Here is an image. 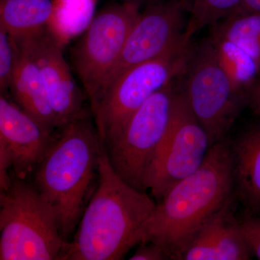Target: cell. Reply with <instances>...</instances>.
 Masks as SVG:
<instances>
[{"label": "cell", "instance_id": "obj_1", "mask_svg": "<svg viewBox=\"0 0 260 260\" xmlns=\"http://www.w3.org/2000/svg\"><path fill=\"white\" fill-rule=\"evenodd\" d=\"M235 189L232 146L212 145L203 165L171 187L142 228L137 244L153 243L171 259L181 254L200 227L228 202Z\"/></svg>", "mask_w": 260, "mask_h": 260}, {"label": "cell", "instance_id": "obj_2", "mask_svg": "<svg viewBox=\"0 0 260 260\" xmlns=\"http://www.w3.org/2000/svg\"><path fill=\"white\" fill-rule=\"evenodd\" d=\"M155 206L145 191L114 172L103 148L96 188L73 240L65 243L61 260L123 259L138 244V234Z\"/></svg>", "mask_w": 260, "mask_h": 260}, {"label": "cell", "instance_id": "obj_3", "mask_svg": "<svg viewBox=\"0 0 260 260\" xmlns=\"http://www.w3.org/2000/svg\"><path fill=\"white\" fill-rule=\"evenodd\" d=\"M59 130L34 171V185L50 205L61 237L68 242L93 194L103 146L88 114Z\"/></svg>", "mask_w": 260, "mask_h": 260}, {"label": "cell", "instance_id": "obj_4", "mask_svg": "<svg viewBox=\"0 0 260 260\" xmlns=\"http://www.w3.org/2000/svg\"><path fill=\"white\" fill-rule=\"evenodd\" d=\"M65 243L54 212L36 186L13 178L0 191V259H61Z\"/></svg>", "mask_w": 260, "mask_h": 260}, {"label": "cell", "instance_id": "obj_5", "mask_svg": "<svg viewBox=\"0 0 260 260\" xmlns=\"http://www.w3.org/2000/svg\"><path fill=\"white\" fill-rule=\"evenodd\" d=\"M189 42L184 39L167 54L130 68L104 89L91 107L103 147L149 98L186 71L192 55Z\"/></svg>", "mask_w": 260, "mask_h": 260}, {"label": "cell", "instance_id": "obj_6", "mask_svg": "<svg viewBox=\"0 0 260 260\" xmlns=\"http://www.w3.org/2000/svg\"><path fill=\"white\" fill-rule=\"evenodd\" d=\"M172 83L149 98L103 147L114 172L140 191L146 190L147 179L170 124L177 93Z\"/></svg>", "mask_w": 260, "mask_h": 260}, {"label": "cell", "instance_id": "obj_7", "mask_svg": "<svg viewBox=\"0 0 260 260\" xmlns=\"http://www.w3.org/2000/svg\"><path fill=\"white\" fill-rule=\"evenodd\" d=\"M139 4L108 5L93 17L73 49L75 71L90 102L96 103L140 14Z\"/></svg>", "mask_w": 260, "mask_h": 260}, {"label": "cell", "instance_id": "obj_8", "mask_svg": "<svg viewBox=\"0 0 260 260\" xmlns=\"http://www.w3.org/2000/svg\"><path fill=\"white\" fill-rule=\"evenodd\" d=\"M183 93L213 145L225 139L240 108L238 93L206 41L191 56Z\"/></svg>", "mask_w": 260, "mask_h": 260}, {"label": "cell", "instance_id": "obj_9", "mask_svg": "<svg viewBox=\"0 0 260 260\" xmlns=\"http://www.w3.org/2000/svg\"><path fill=\"white\" fill-rule=\"evenodd\" d=\"M211 148L208 135L183 91L174 95L167 135L146 181L157 200L181 179L196 172Z\"/></svg>", "mask_w": 260, "mask_h": 260}, {"label": "cell", "instance_id": "obj_10", "mask_svg": "<svg viewBox=\"0 0 260 260\" xmlns=\"http://www.w3.org/2000/svg\"><path fill=\"white\" fill-rule=\"evenodd\" d=\"M185 7L183 0H160L148 5L143 13L140 12L100 95L126 70L167 54L186 39Z\"/></svg>", "mask_w": 260, "mask_h": 260}, {"label": "cell", "instance_id": "obj_11", "mask_svg": "<svg viewBox=\"0 0 260 260\" xmlns=\"http://www.w3.org/2000/svg\"><path fill=\"white\" fill-rule=\"evenodd\" d=\"M16 40L39 67L59 129L87 114L83 108V93L65 60L61 42L50 29Z\"/></svg>", "mask_w": 260, "mask_h": 260}, {"label": "cell", "instance_id": "obj_12", "mask_svg": "<svg viewBox=\"0 0 260 260\" xmlns=\"http://www.w3.org/2000/svg\"><path fill=\"white\" fill-rule=\"evenodd\" d=\"M54 130L0 95V143L9 150L15 177L24 179L34 172L54 140Z\"/></svg>", "mask_w": 260, "mask_h": 260}, {"label": "cell", "instance_id": "obj_13", "mask_svg": "<svg viewBox=\"0 0 260 260\" xmlns=\"http://www.w3.org/2000/svg\"><path fill=\"white\" fill-rule=\"evenodd\" d=\"M233 199L228 202L193 236L181 254L184 260H247L252 254L234 216Z\"/></svg>", "mask_w": 260, "mask_h": 260}, {"label": "cell", "instance_id": "obj_14", "mask_svg": "<svg viewBox=\"0 0 260 260\" xmlns=\"http://www.w3.org/2000/svg\"><path fill=\"white\" fill-rule=\"evenodd\" d=\"M19 47L21 55L10 85L13 99L46 125L54 130L59 129L39 67L28 51Z\"/></svg>", "mask_w": 260, "mask_h": 260}, {"label": "cell", "instance_id": "obj_15", "mask_svg": "<svg viewBox=\"0 0 260 260\" xmlns=\"http://www.w3.org/2000/svg\"><path fill=\"white\" fill-rule=\"evenodd\" d=\"M234 184L241 199L260 210V126L239 137L232 146Z\"/></svg>", "mask_w": 260, "mask_h": 260}, {"label": "cell", "instance_id": "obj_16", "mask_svg": "<svg viewBox=\"0 0 260 260\" xmlns=\"http://www.w3.org/2000/svg\"><path fill=\"white\" fill-rule=\"evenodd\" d=\"M54 15L52 0H0V28L15 39L49 28Z\"/></svg>", "mask_w": 260, "mask_h": 260}, {"label": "cell", "instance_id": "obj_17", "mask_svg": "<svg viewBox=\"0 0 260 260\" xmlns=\"http://www.w3.org/2000/svg\"><path fill=\"white\" fill-rule=\"evenodd\" d=\"M209 40L235 90L241 95L246 90L250 93L260 72V61L234 42L223 38L211 35Z\"/></svg>", "mask_w": 260, "mask_h": 260}, {"label": "cell", "instance_id": "obj_18", "mask_svg": "<svg viewBox=\"0 0 260 260\" xmlns=\"http://www.w3.org/2000/svg\"><path fill=\"white\" fill-rule=\"evenodd\" d=\"M213 27L212 35L234 42L260 61V13L232 14Z\"/></svg>", "mask_w": 260, "mask_h": 260}, {"label": "cell", "instance_id": "obj_19", "mask_svg": "<svg viewBox=\"0 0 260 260\" xmlns=\"http://www.w3.org/2000/svg\"><path fill=\"white\" fill-rule=\"evenodd\" d=\"M242 0H189L190 18L186 25L184 35L191 37L208 25H215L230 16L239 8Z\"/></svg>", "mask_w": 260, "mask_h": 260}, {"label": "cell", "instance_id": "obj_20", "mask_svg": "<svg viewBox=\"0 0 260 260\" xmlns=\"http://www.w3.org/2000/svg\"><path fill=\"white\" fill-rule=\"evenodd\" d=\"M21 51L16 39L0 28V90L1 93L10 89V83L19 60Z\"/></svg>", "mask_w": 260, "mask_h": 260}, {"label": "cell", "instance_id": "obj_21", "mask_svg": "<svg viewBox=\"0 0 260 260\" xmlns=\"http://www.w3.org/2000/svg\"><path fill=\"white\" fill-rule=\"evenodd\" d=\"M240 223L241 229L251 254L260 259V217H248Z\"/></svg>", "mask_w": 260, "mask_h": 260}, {"label": "cell", "instance_id": "obj_22", "mask_svg": "<svg viewBox=\"0 0 260 260\" xmlns=\"http://www.w3.org/2000/svg\"><path fill=\"white\" fill-rule=\"evenodd\" d=\"M140 246L131 256V260L171 259L167 251L153 243H141Z\"/></svg>", "mask_w": 260, "mask_h": 260}, {"label": "cell", "instance_id": "obj_23", "mask_svg": "<svg viewBox=\"0 0 260 260\" xmlns=\"http://www.w3.org/2000/svg\"><path fill=\"white\" fill-rule=\"evenodd\" d=\"M260 13V0H242L238 9L233 14Z\"/></svg>", "mask_w": 260, "mask_h": 260}, {"label": "cell", "instance_id": "obj_24", "mask_svg": "<svg viewBox=\"0 0 260 260\" xmlns=\"http://www.w3.org/2000/svg\"><path fill=\"white\" fill-rule=\"evenodd\" d=\"M249 97L253 109L256 114L260 116V81L254 84L249 93Z\"/></svg>", "mask_w": 260, "mask_h": 260}, {"label": "cell", "instance_id": "obj_25", "mask_svg": "<svg viewBox=\"0 0 260 260\" xmlns=\"http://www.w3.org/2000/svg\"><path fill=\"white\" fill-rule=\"evenodd\" d=\"M119 1L120 3H133L141 5L145 3H148L149 5L153 4V3H157L160 0H119Z\"/></svg>", "mask_w": 260, "mask_h": 260}]
</instances>
